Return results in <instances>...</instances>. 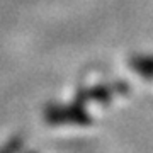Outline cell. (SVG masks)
I'll use <instances>...</instances> for the list:
<instances>
[{"label": "cell", "instance_id": "cell-1", "mask_svg": "<svg viewBox=\"0 0 153 153\" xmlns=\"http://www.w3.org/2000/svg\"><path fill=\"white\" fill-rule=\"evenodd\" d=\"M129 94V83L124 80H116L107 83H97L92 87H82L75 94V100L80 104H102L107 105L116 97Z\"/></svg>", "mask_w": 153, "mask_h": 153}, {"label": "cell", "instance_id": "cell-2", "mask_svg": "<svg viewBox=\"0 0 153 153\" xmlns=\"http://www.w3.org/2000/svg\"><path fill=\"white\" fill-rule=\"evenodd\" d=\"M43 117L49 124H76L88 126L92 124V116L80 102L73 104H51L43 111Z\"/></svg>", "mask_w": 153, "mask_h": 153}, {"label": "cell", "instance_id": "cell-3", "mask_svg": "<svg viewBox=\"0 0 153 153\" xmlns=\"http://www.w3.org/2000/svg\"><path fill=\"white\" fill-rule=\"evenodd\" d=\"M128 65L133 71H136L140 76L153 80V56L150 55H134L129 58Z\"/></svg>", "mask_w": 153, "mask_h": 153}, {"label": "cell", "instance_id": "cell-4", "mask_svg": "<svg viewBox=\"0 0 153 153\" xmlns=\"http://www.w3.org/2000/svg\"><path fill=\"white\" fill-rule=\"evenodd\" d=\"M24 150V138L22 136H12L5 143H2L0 153H21Z\"/></svg>", "mask_w": 153, "mask_h": 153}, {"label": "cell", "instance_id": "cell-5", "mask_svg": "<svg viewBox=\"0 0 153 153\" xmlns=\"http://www.w3.org/2000/svg\"><path fill=\"white\" fill-rule=\"evenodd\" d=\"M21 153H39V152H36V150H29V152H21Z\"/></svg>", "mask_w": 153, "mask_h": 153}]
</instances>
